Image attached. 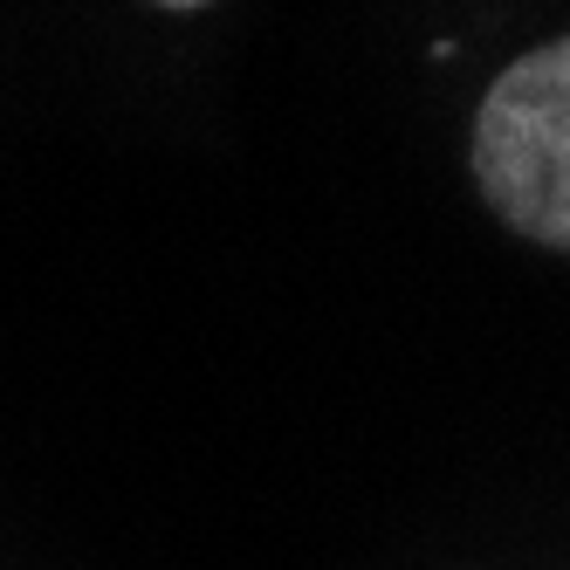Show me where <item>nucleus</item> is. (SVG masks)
<instances>
[{"mask_svg":"<svg viewBox=\"0 0 570 570\" xmlns=\"http://www.w3.org/2000/svg\"><path fill=\"white\" fill-rule=\"evenodd\" d=\"M474 186L509 234L570 255V35L488 83L474 110Z\"/></svg>","mask_w":570,"mask_h":570,"instance_id":"f257e3e1","label":"nucleus"},{"mask_svg":"<svg viewBox=\"0 0 570 570\" xmlns=\"http://www.w3.org/2000/svg\"><path fill=\"white\" fill-rule=\"evenodd\" d=\"M151 8H173V14H193V8H214V0H151Z\"/></svg>","mask_w":570,"mask_h":570,"instance_id":"f03ea898","label":"nucleus"}]
</instances>
